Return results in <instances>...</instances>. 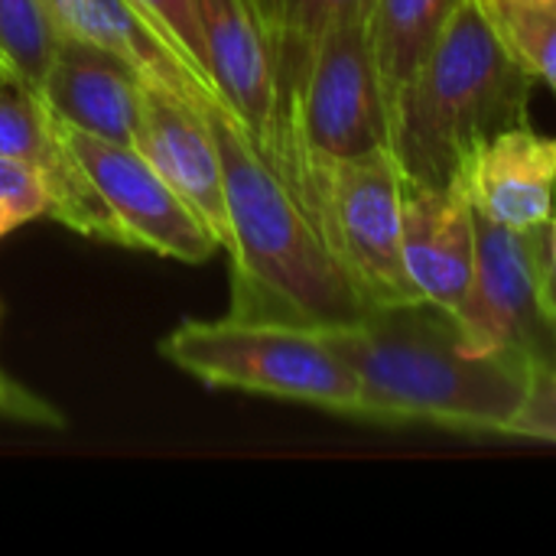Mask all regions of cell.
<instances>
[{"label": "cell", "mask_w": 556, "mask_h": 556, "mask_svg": "<svg viewBox=\"0 0 556 556\" xmlns=\"http://www.w3.org/2000/svg\"><path fill=\"white\" fill-rule=\"evenodd\" d=\"M270 36H274V52H277V91H280V108H277V137L283 114L290 101L296 98L303 75L309 68V59L323 36L345 23V20H368L371 0H257ZM277 150V143H274ZM274 160V153H270ZM267 160V163H270Z\"/></svg>", "instance_id": "16"}, {"label": "cell", "mask_w": 556, "mask_h": 556, "mask_svg": "<svg viewBox=\"0 0 556 556\" xmlns=\"http://www.w3.org/2000/svg\"><path fill=\"white\" fill-rule=\"evenodd\" d=\"M508 437L556 446V368H534L528 401L515 417Z\"/></svg>", "instance_id": "20"}, {"label": "cell", "mask_w": 556, "mask_h": 556, "mask_svg": "<svg viewBox=\"0 0 556 556\" xmlns=\"http://www.w3.org/2000/svg\"><path fill=\"white\" fill-rule=\"evenodd\" d=\"M365 23L368 20H345L323 36L283 114L270 169L300 205H306V176L316 160H345L381 147L391 150L388 108Z\"/></svg>", "instance_id": "5"}, {"label": "cell", "mask_w": 556, "mask_h": 556, "mask_svg": "<svg viewBox=\"0 0 556 556\" xmlns=\"http://www.w3.org/2000/svg\"><path fill=\"white\" fill-rule=\"evenodd\" d=\"M212 81L264 160L277 143V52L257 0H195Z\"/></svg>", "instance_id": "9"}, {"label": "cell", "mask_w": 556, "mask_h": 556, "mask_svg": "<svg viewBox=\"0 0 556 556\" xmlns=\"http://www.w3.org/2000/svg\"><path fill=\"white\" fill-rule=\"evenodd\" d=\"M544 228H505L476 212L472 277L453 319L466 345L482 355H521L534 365L554 339L541 303Z\"/></svg>", "instance_id": "7"}, {"label": "cell", "mask_w": 556, "mask_h": 556, "mask_svg": "<svg viewBox=\"0 0 556 556\" xmlns=\"http://www.w3.org/2000/svg\"><path fill=\"white\" fill-rule=\"evenodd\" d=\"M212 127L222 150L231 225L228 316L306 329L358 323L375 303L323 241L296 195L235 117L212 114Z\"/></svg>", "instance_id": "2"}, {"label": "cell", "mask_w": 556, "mask_h": 556, "mask_svg": "<svg viewBox=\"0 0 556 556\" xmlns=\"http://www.w3.org/2000/svg\"><path fill=\"white\" fill-rule=\"evenodd\" d=\"M0 420L42 427V430H62L65 427V414L52 401L39 397L36 391H29L26 384L13 381L3 371H0Z\"/></svg>", "instance_id": "21"}, {"label": "cell", "mask_w": 556, "mask_h": 556, "mask_svg": "<svg viewBox=\"0 0 556 556\" xmlns=\"http://www.w3.org/2000/svg\"><path fill=\"white\" fill-rule=\"evenodd\" d=\"M62 33L46 0H0V78L29 94L42 91Z\"/></svg>", "instance_id": "17"}, {"label": "cell", "mask_w": 556, "mask_h": 556, "mask_svg": "<svg viewBox=\"0 0 556 556\" xmlns=\"http://www.w3.org/2000/svg\"><path fill=\"white\" fill-rule=\"evenodd\" d=\"M59 124L88 179L124 228L130 251H150L182 264H202L222 251L205 222L134 147L85 134L65 121Z\"/></svg>", "instance_id": "8"}, {"label": "cell", "mask_w": 556, "mask_h": 556, "mask_svg": "<svg viewBox=\"0 0 556 556\" xmlns=\"http://www.w3.org/2000/svg\"><path fill=\"white\" fill-rule=\"evenodd\" d=\"M0 202L13 205L23 215V222L46 218V208H49L39 173L20 160H7V156H0Z\"/></svg>", "instance_id": "22"}, {"label": "cell", "mask_w": 556, "mask_h": 556, "mask_svg": "<svg viewBox=\"0 0 556 556\" xmlns=\"http://www.w3.org/2000/svg\"><path fill=\"white\" fill-rule=\"evenodd\" d=\"M59 33L124 62L143 85L192 101L205 114H231L222 91L199 75L134 0H46Z\"/></svg>", "instance_id": "11"}, {"label": "cell", "mask_w": 556, "mask_h": 556, "mask_svg": "<svg viewBox=\"0 0 556 556\" xmlns=\"http://www.w3.org/2000/svg\"><path fill=\"white\" fill-rule=\"evenodd\" d=\"M534 75L502 46L476 0H459L391 117V153L407 182H459L495 134L531 124Z\"/></svg>", "instance_id": "3"}, {"label": "cell", "mask_w": 556, "mask_h": 556, "mask_svg": "<svg viewBox=\"0 0 556 556\" xmlns=\"http://www.w3.org/2000/svg\"><path fill=\"white\" fill-rule=\"evenodd\" d=\"M502 46L556 91V0H476Z\"/></svg>", "instance_id": "18"}, {"label": "cell", "mask_w": 556, "mask_h": 556, "mask_svg": "<svg viewBox=\"0 0 556 556\" xmlns=\"http://www.w3.org/2000/svg\"><path fill=\"white\" fill-rule=\"evenodd\" d=\"M538 368H556V336L551 339V345H547V352H544V362H541Z\"/></svg>", "instance_id": "25"}, {"label": "cell", "mask_w": 556, "mask_h": 556, "mask_svg": "<svg viewBox=\"0 0 556 556\" xmlns=\"http://www.w3.org/2000/svg\"><path fill=\"white\" fill-rule=\"evenodd\" d=\"M459 182L479 215L505 228H544L554 218L556 137L508 127L476 150Z\"/></svg>", "instance_id": "13"}, {"label": "cell", "mask_w": 556, "mask_h": 556, "mask_svg": "<svg viewBox=\"0 0 556 556\" xmlns=\"http://www.w3.org/2000/svg\"><path fill=\"white\" fill-rule=\"evenodd\" d=\"M134 150L169 182V189L205 222L228 251L231 225L225 202V166L212 114L169 91L143 85Z\"/></svg>", "instance_id": "10"}, {"label": "cell", "mask_w": 556, "mask_h": 556, "mask_svg": "<svg viewBox=\"0 0 556 556\" xmlns=\"http://www.w3.org/2000/svg\"><path fill=\"white\" fill-rule=\"evenodd\" d=\"M401 199L404 176L388 147L316 160L306 176L309 222L375 306L420 303L404 267Z\"/></svg>", "instance_id": "6"}, {"label": "cell", "mask_w": 556, "mask_h": 556, "mask_svg": "<svg viewBox=\"0 0 556 556\" xmlns=\"http://www.w3.org/2000/svg\"><path fill=\"white\" fill-rule=\"evenodd\" d=\"M160 355L208 388L267 394L355 417L358 381L323 329L267 319H186L160 342Z\"/></svg>", "instance_id": "4"}, {"label": "cell", "mask_w": 556, "mask_h": 556, "mask_svg": "<svg viewBox=\"0 0 556 556\" xmlns=\"http://www.w3.org/2000/svg\"><path fill=\"white\" fill-rule=\"evenodd\" d=\"M140 13L169 39V46L199 72L212 81L208 59H205V39L199 26V7L195 0H134ZM215 85V81H212ZM218 88V85H215Z\"/></svg>", "instance_id": "19"}, {"label": "cell", "mask_w": 556, "mask_h": 556, "mask_svg": "<svg viewBox=\"0 0 556 556\" xmlns=\"http://www.w3.org/2000/svg\"><path fill=\"white\" fill-rule=\"evenodd\" d=\"M36 98L59 121L111 143L134 147L143 81L108 52L62 36Z\"/></svg>", "instance_id": "14"}, {"label": "cell", "mask_w": 556, "mask_h": 556, "mask_svg": "<svg viewBox=\"0 0 556 556\" xmlns=\"http://www.w3.org/2000/svg\"><path fill=\"white\" fill-rule=\"evenodd\" d=\"M456 3L459 0H371L365 26L378 88L388 108V124L401 104L404 88L437 46Z\"/></svg>", "instance_id": "15"}, {"label": "cell", "mask_w": 556, "mask_h": 556, "mask_svg": "<svg viewBox=\"0 0 556 556\" xmlns=\"http://www.w3.org/2000/svg\"><path fill=\"white\" fill-rule=\"evenodd\" d=\"M401 241L417 296L456 313L469 290L476 257V208L466 186H420L404 179Z\"/></svg>", "instance_id": "12"}, {"label": "cell", "mask_w": 556, "mask_h": 556, "mask_svg": "<svg viewBox=\"0 0 556 556\" xmlns=\"http://www.w3.org/2000/svg\"><path fill=\"white\" fill-rule=\"evenodd\" d=\"M541 303L551 319V329L556 336V212L547 222V238H544V270H541Z\"/></svg>", "instance_id": "23"}, {"label": "cell", "mask_w": 556, "mask_h": 556, "mask_svg": "<svg viewBox=\"0 0 556 556\" xmlns=\"http://www.w3.org/2000/svg\"><path fill=\"white\" fill-rule=\"evenodd\" d=\"M323 336L358 381L355 417L384 424L508 437L538 368L521 355L472 352L453 313L424 300L371 306Z\"/></svg>", "instance_id": "1"}, {"label": "cell", "mask_w": 556, "mask_h": 556, "mask_svg": "<svg viewBox=\"0 0 556 556\" xmlns=\"http://www.w3.org/2000/svg\"><path fill=\"white\" fill-rule=\"evenodd\" d=\"M20 225H26V222H23V215H20L13 205L0 202V238H3V235H10V231H13V228H20Z\"/></svg>", "instance_id": "24"}]
</instances>
